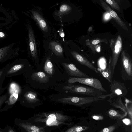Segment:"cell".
Instances as JSON below:
<instances>
[{
	"mask_svg": "<svg viewBox=\"0 0 132 132\" xmlns=\"http://www.w3.org/2000/svg\"><path fill=\"white\" fill-rule=\"evenodd\" d=\"M63 89L69 92L92 97H98L103 95V93L97 89L86 85L71 84L64 86Z\"/></svg>",
	"mask_w": 132,
	"mask_h": 132,
	"instance_id": "obj_1",
	"label": "cell"
},
{
	"mask_svg": "<svg viewBox=\"0 0 132 132\" xmlns=\"http://www.w3.org/2000/svg\"><path fill=\"white\" fill-rule=\"evenodd\" d=\"M9 96L6 102L5 106L1 109L0 111L7 110L12 107L18 100L19 96L21 93L22 89L16 82L11 81L7 86Z\"/></svg>",
	"mask_w": 132,
	"mask_h": 132,
	"instance_id": "obj_2",
	"label": "cell"
},
{
	"mask_svg": "<svg viewBox=\"0 0 132 132\" xmlns=\"http://www.w3.org/2000/svg\"><path fill=\"white\" fill-rule=\"evenodd\" d=\"M121 61L120 68L121 77L125 81L132 80V62L129 55L124 51L121 53Z\"/></svg>",
	"mask_w": 132,
	"mask_h": 132,
	"instance_id": "obj_3",
	"label": "cell"
},
{
	"mask_svg": "<svg viewBox=\"0 0 132 132\" xmlns=\"http://www.w3.org/2000/svg\"><path fill=\"white\" fill-rule=\"evenodd\" d=\"M101 100V99L96 97L68 96L67 97L58 99L56 100L59 102L79 106Z\"/></svg>",
	"mask_w": 132,
	"mask_h": 132,
	"instance_id": "obj_4",
	"label": "cell"
},
{
	"mask_svg": "<svg viewBox=\"0 0 132 132\" xmlns=\"http://www.w3.org/2000/svg\"><path fill=\"white\" fill-rule=\"evenodd\" d=\"M110 47L112 51V56L111 58V67L112 75L113 76L122 49V40L120 35L118 36L116 40H111L110 43Z\"/></svg>",
	"mask_w": 132,
	"mask_h": 132,
	"instance_id": "obj_5",
	"label": "cell"
},
{
	"mask_svg": "<svg viewBox=\"0 0 132 132\" xmlns=\"http://www.w3.org/2000/svg\"><path fill=\"white\" fill-rule=\"evenodd\" d=\"M68 83L71 84L78 82L97 89L102 92H107L103 87L100 81L97 79L92 77L78 78L71 77L68 80Z\"/></svg>",
	"mask_w": 132,
	"mask_h": 132,
	"instance_id": "obj_6",
	"label": "cell"
},
{
	"mask_svg": "<svg viewBox=\"0 0 132 132\" xmlns=\"http://www.w3.org/2000/svg\"><path fill=\"white\" fill-rule=\"evenodd\" d=\"M109 86L111 92L109 94V99L124 97L128 92L123 83L114 80L112 81Z\"/></svg>",
	"mask_w": 132,
	"mask_h": 132,
	"instance_id": "obj_7",
	"label": "cell"
},
{
	"mask_svg": "<svg viewBox=\"0 0 132 132\" xmlns=\"http://www.w3.org/2000/svg\"><path fill=\"white\" fill-rule=\"evenodd\" d=\"M24 61L21 59H17L11 63H10L6 75V77H12L22 73L26 67Z\"/></svg>",
	"mask_w": 132,
	"mask_h": 132,
	"instance_id": "obj_8",
	"label": "cell"
},
{
	"mask_svg": "<svg viewBox=\"0 0 132 132\" xmlns=\"http://www.w3.org/2000/svg\"><path fill=\"white\" fill-rule=\"evenodd\" d=\"M13 44L0 48V63L17 56L18 53L16 49L13 48Z\"/></svg>",
	"mask_w": 132,
	"mask_h": 132,
	"instance_id": "obj_9",
	"label": "cell"
},
{
	"mask_svg": "<svg viewBox=\"0 0 132 132\" xmlns=\"http://www.w3.org/2000/svg\"><path fill=\"white\" fill-rule=\"evenodd\" d=\"M18 100L21 103L24 102L32 103L38 101L39 99L37 98V94L35 92L30 90L24 91L22 89Z\"/></svg>",
	"mask_w": 132,
	"mask_h": 132,
	"instance_id": "obj_10",
	"label": "cell"
},
{
	"mask_svg": "<svg viewBox=\"0 0 132 132\" xmlns=\"http://www.w3.org/2000/svg\"><path fill=\"white\" fill-rule=\"evenodd\" d=\"M62 64L68 74L76 77H89V76L80 71L72 64L63 63Z\"/></svg>",
	"mask_w": 132,
	"mask_h": 132,
	"instance_id": "obj_11",
	"label": "cell"
},
{
	"mask_svg": "<svg viewBox=\"0 0 132 132\" xmlns=\"http://www.w3.org/2000/svg\"><path fill=\"white\" fill-rule=\"evenodd\" d=\"M71 53L74 58L80 64L87 67L96 73H98L97 69L85 57L75 51H71Z\"/></svg>",
	"mask_w": 132,
	"mask_h": 132,
	"instance_id": "obj_12",
	"label": "cell"
},
{
	"mask_svg": "<svg viewBox=\"0 0 132 132\" xmlns=\"http://www.w3.org/2000/svg\"><path fill=\"white\" fill-rule=\"evenodd\" d=\"M100 1L102 6L106 11L109 12L110 14L113 18L118 24L123 29L128 31V28L126 24L119 17L116 12L112 10L103 1L100 0Z\"/></svg>",
	"mask_w": 132,
	"mask_h": 132,
	"instance_id": "obj_13",
	"label": "cell"
},
{
	"mask_svg": "<svg viewBox=\"0 0 132 132\" xmlns=\"http://www.w3.org/2000/svg\"><path fill=\"white\" fill-rule=\"evenodd\" d=\"M38 116L40 118L57 120L63 123L69 119L67 116L57 113H43Z\"/></svg>",
	"mask_w": 132,
	"mask_h": 132,
	"instance_id": "obj_14",
	"label": "cell"
},
{
	"mask_svg": "<svg viewBox=\"0 0 132 132\" xmlns=\"http://www.w3.org/2000/svg\"><path fill=\"white\" fill-rule=\"evenodd\" d=\"M31 13L34 19L43 31L47 32L48 30L47 24L43 17L37 11L32 10Z\"/></svg>",
	"mask_w": 132,
	"mask_h": 132,
	"instance_id": "obj_15",
	"label": "cell"
},
{
	"mask_svg": "<svg viewBox=\"0 0 132 132\" xmlns=\"http://www.w3.org/2000/svg\"><path fill=\"white\" fill-rule=\"evenodd\" d=\"M28 35L30 50L32 57L35 59L37 56V50L34 33L30 28L28 29Z\"/></svg>",
	"mask_w": 132,
	"mask_h": 132,
	"instance_id": "obj_16",
	"label": "cell"
},
{
	"mask_svg": "<svg viewBox=\"0 0 132 132\" xmlns=\"http://www.w3.org/2000/svg\"><path fill=\"white\" fill-rule=\"evenodd\" d=\"M98 73H99L109 82H111L113 76L112 75L111 67V58L109 59L108 66L104 69H97Z\"/></svg>",
	"mask_w": 132,
	"mask_h": 132,
	"instance_id": "obj_17",
	"label": "cell"
},
{
	"mask_svg": "<svg viewBox=\"0 0 132 132\" xmlns=\"http://www.w3.org/2000/svg\"><path fill=\"white\" fill-rule=\"evenodd\" d=\"M49 45L50 49L56 56H63V50L60 44L55 41L51 42Z\"/></svg>",
	"mask_w": 132,
	"mask_h": 132,
	"instance_id": "obj_18",
	"label": "cell"
},
{
	"mask_svg": "<svg viewBox=\"0 0 132 132\" xmlns=\"http://www.w3.org/2000/svg\"><path fill=\"white\" fill-rule=\"evenodd\" d=\"M32 80L42 83H46L48 82L49 79L48 76L42 71L35 72L31 76Z\"/></svg>",
	"mask_w": 132,
	"mask_h": 132,
	"instance_id": "obj_19",
	"label": "cell"
},
{
	"mask_svg": "<svg viewBox=\"0 0 132 132\" xmlns=\"http://www.w3.org/2000/svg\"><path fill=\"white\" fill-rule=\"evenodd\" d=\"M35 121L39 122H45L48 126H58L59 125L65 123H64L60 122L58 121L51 119H46L40 117L36 118L35 120Z\"/></svg>",
	"mask_w": 132,
	"mask_h": 132,
	"instance_id": "obj_20",
	"label": "cell"
},
{
	"mask_svg": "<svg viewBox=\"0 0 132 132\" xmlns=\"http://www.w3.org/2000/svg\"><path fill=\"white\" fill-rule=\"evenodd\" d=\"M19 125L26 130H29L35 131L36 132H45L42 128L28 122L21 123Z\"/></svg>",
	"mask_w": 132,
	"mask_h": 132,
	"instance_id": "obj_21",
	"label": "cell"
},
{
	"mask_svg": "<svg viewBox=\"0 0 132 132\" xmlns=\"http://www.w3.org/2000/svg\"><path fill=\"white\" fill-rule=\"evenodd\" d=\"M71 9V7L67 4L62 5L59 10L54 14L55 15L59 17H61L64 15L67 14Z\"/></svg>",
	"mask_w": 132,
	"mask_h": 132,
	"instance_id": "obj_22",
	"label": "cell"
},
{
	"mask_svg": "<svg viewBox=\"0 0 132 132\" xmlns=\"http://www.w3.org/2000/svg\"><path fill=\"white\" fill-rule=\"evenodd\" d=\"M44 70L48 74L52 75L53 73L54 68L53 64L49 59L47 58L44 65Z\"/></svg>",
	"mask_w": 132,
	"mask_h": 132,
	"instance_id": "obj_23",
	"label": "cell"
},
{
	"mask_svg": "<svg viewBox=\"0 0 132 132\" xmlns=\"http://www.w3.org/2000/svg\"><path fill=\"white\" fill-rule=\"evenodd\" d=\"M87 127L76 126L69 129L65 132H81L87 129Z\"/></svg>",
	"mask_w": 132,
	"mask_h": 132,
	"instance_id": "obj_24",
	"label": "cell"
},
{
	"mask_svg": "<svg viewBox=\"0 0 132 132\" xmlns=\"http://www.w3.org/2000/svg\"><path fill=\"white\" fill-rule=\"evenodd\" d=\"M10 63L6 65L4 67L0 69V80L5 79L9 66Z\"/></svg>",
	"mask_w": 132,
	"mask_h": 132,
	"instance_id": "obj_25",
	"label": "cell"
},
{
	"mask_svg": "<svg viewBox=\"0 0 132 132\" xmlns=\"http://www.w3.org/2000/svg\"><path fill=\"white\" fill-rule=\"evenodd\" d=\"M105 1L113 8L118 11L120 10V8L118 3L114 0H106Z\"/></svg>",
	"mask_w": 132,
	"mask_h": 132,
	"instance_id": "obj_26",
	"label": "cell"
},
{
	"mask_svg": "<svg viewBox=\"0 0 132 132\" xmlns=\"http://www.w3.org/2000/svg\"><path fill=\"white\" fill-rule=\"evenodd\" d=\"M9 96V94L7 92L5 94L0 96V110L2 105L7 101Z\"/></svg>",
	"mask_w": 132,
	"mask_h": 132,
	"instance_id": "obj_27",
	"label": "cell"
},
{
	"mask_svg": "<svg viewBox=\"0 0 132 132\" xmlns=\"http://www.w3.org/2000/svg\"><path fill=\"white\" fill-rule=\"evenodd\" d=\"M116 128L115 126H111L104 128L99 132H113Z\"/></svg>",
	"mask_w": 132,
	"mask_h": 132,
	"instance_id": "obj_28",
	"label": "cell"
},
{
	"mask_svg": "<svg viewBox=\"0 0 132 132\" xmlns=\"http://www.w3.org/2000/svg\"><path fill=\"white\" fill-rule=\"evenodd\" d=\"M5 79H3L0 80V96L7 88V86L4 88H3L2 87V85Z\"/></svg>",
	"mask_w": 132,
	"mask_h": 132,
	"instance_id": "obj_29",
	"label": "cell"
},
{
	"mask_svg": "<svg viewBox=\"0 0 132 132\" xmlns=\"http://www.w3.org/2000/svg\"><path fill=\"white\" fill-rule=\"evenodd\" d=\"M109 113L110 115L112 116H116L118 114L117 112L113 109L110 110L109 112Z\"/></svg>",
	"mask_w": 132,
	"mask_h": 132,
	"instance_id": "obj_30",
	"label": "cell"
},
{
	"mask_svg": "<svg viewBox=\"0 0 132 132\" xmlns=\"http://www.w3.org/2000/svg\"><path fill=\"white\" fill-rule=\"evenodd\" d=\"M92 118L95 120H101L103 119V116H99L95 115L92 116Z\"/></svg>",
	"mask_w": 132,
	"mask_h": 132,
	"instance_id": "obj_31",
	"label": "cell"
},
{
	"mask_svg": "<svg viewBox=\"0 0 132 132\" xmlns=\"http://www.w3.org/2000/svg\"><path fill=\"white\" fill-rule=\"evenodd\" d=\"M123 122L127 125L129 124L130 123V121L129 119H125L123 120Z\"/></svg>",
	"mask_w": 132,
	"mask_h": 132,
	"instance_id": "obj_32",
	"label": "cell"
},
{
	"mask_svg": "<svg viewBox=\"0 0 132 132\" xmlns=\"http://www.w3.org/2000/svg\"><path fill=\"white\" fill-rule=\"evenodd\" d=\"M100 42V41L98 40H93L92 42V44L93 45H96L98 44Z\"/></svg>",
	"mask_w": 132,
	"mask_h": 132,
	"instance_id": "obj_33",
	"label": "cell"
},
{
	"mask_svg": "<svg viewBox=\"0 0 132 132\" xmlns=\"http://www.w3.org/2000/svg\"><path fill=\"white\" fill-rule=\"evenodd\" d=\"M5 36V35L4 33L0 31V38H4Z\"/></svg>",
	"mask_w": 132,
	"mask_h": 132,
	"instance_id": "obj_34",
	"label": "cell"
},
{
	"mask_svg": "<svg viewBox=\"0 0 132 132\" xmlns=\"http://www.w3.org/2000/svg\"><path fill=\"white\" fill-rule=\"evenodd\" d=\"M60 36L62 37H63L64 36V34L63 32H61L60 34Z\"/></svg>",
	"mask_w": 132,
	"mask_h": 132,
	"instance_id": "obj_35",
	"label": "cell"
},
{
	"mask_svg": "<svg viewBox=\"0 0 132 132\" xmlns=\"http://www.w3.org/2000/svg\"><path fill=\"white\" fill-rule=\"evenodd\" d=\"M26 130L28 132H36L35 131L29 130Z\"/></svg>",
	"mask_w": 132,
	"mask_h": 132,
	"instance_id": "obj_36",
	"label": "cell"
},
{
	"mask_svg": "<svg viewBox=\"0 0 132 132\" xmlns=\"http://www.w3.org/2000/svg\"><path fill=\"white\" fill-rule=\"evenodd\" d=\"M9 132H15L13 130L11 129H9Z\"/></svg>",
	"mask_w": 132,
	"mask_h": 132,
	"instance_id": "obj_37",
	"label": "cell"
},
{
	"mask_svg": "<svg viewBox=\"0 0 132 132\" xmlns=\"http://www.w3.org/2000/svg\"><path fill=\"white\" fill-rule=\"evenodd\" d=\"M0 132H2L0 131Z\"/></svg>",
	"mask_w": 132,
	"mask_h": 132,
	"instance_id": "obj_38",
	"label": "cell"
}]
</instances>
